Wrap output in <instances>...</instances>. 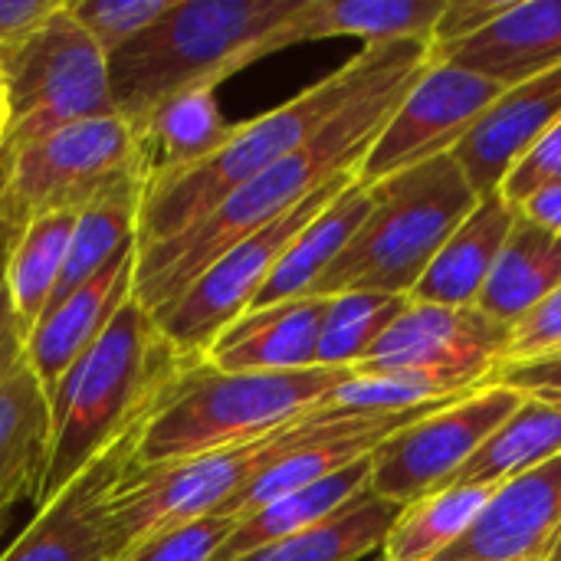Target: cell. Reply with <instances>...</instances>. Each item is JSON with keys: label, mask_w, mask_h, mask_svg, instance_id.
<instances>
[{"label": "cell", "mask_w": 561, "mask_h": 561, "mask_svg": "<svg viewBox=\"0 0 561 561\" xmlns=\"http://www.w3.org/2000/svg\"><path fill=\"white\" fill-rule=\"evenodd\" d=\"M7 128H10V102H7V89H3V79H0V148H3Z\"/></svg>", "instance_id": "obj_44"}, {"label": "cell", "mask_w": 561, "mask_h": 561, "mask_svg": "<svg viewBox=\"0 0 561 561\" xmlns=\"http://www.w3.org/2000/svg\"><path fill=\"white\" fill-rule=\"evenodd\" d=\"M486 385H500V388H513L529 401H542L561 411V352L552 358H539V362H519V365H500Z\"/></svg>", "instance_id": "obj_38"}, {"label": "cell", "mask_w": 561, "mask_h": 561, "mask_svg": "<svg viewBox=\"0 0 561 561\" xmlns=\"http://www.w3.org/2000/svg\"><path fill=\"white\" fill-rule=\"evenodd\" d=\"M233 526H237V519L207 516V519H197L184 529L161 536L158 542H151L148 549H141L138 556L125 561H214L217 549L233 533Z\"/></svg>", "instance_id": "obj_35"}, {"label": "cell", "mask_w": 561, "mask_h": 561, "mask_svg": "<svg viewBox=\"0 0 561 561\" xmlns=\"http://www.w3.org/2000/svg\"><path fill=\"white\" fill-rule=\"evenodd\" d=\"M401 506L371 493V486L325 523L263 546L233 561H365L375 559L398 519Z\"/></svg>", "instance_id": "obj_27"}, {"label": "cell", "mask_w": 561, "mask_h": 561, "mask_svg": "<svg viewBox=\"0 0 561 561\" xmlns=\"http://www.w3.org/2000/svg\"><path fill=\"white\" fill-rule=\"evenodd\" d=\"M561 352V286L546 296L529 316H523L510 332V348L500 365L539 362Z\"/></svg>", "instance_id": "obj_36"}, {"label": "cell", "mask_w": 561, "mask_h": 561, "mask_svg": "<svg viewBox=\"0 0 561 561\" xmlns=\"http://www.w3.org/2000/svg\"><path fill=\"white\" fill-rule=\"evenodd\" d=\"M148 184H151V158H145L138 168H131L125 178L108 184L95 201H89L79 210L72 240H69V253H66V266H62L59 286H56L46 312L53 306H59L66 296H72L99 270H105L118 253H125L128 247L138 243V224H141Z\"/></svg>", "instance_id": "obj_21"}, {"label": "cell", "mask_w": 561, "mask_h": 561, "mask_svg": "<svg viewBox=\"0 0 561 561\" xmlns=\"http://www.w3.org/2000/svg\"><path fill=\"white\" fill-rule=\"evenodd\" d=\"M496 486H444L431 496H421L401 506L385 546V561H437L450 546H457L486 503L493 500Z\"/></svg>", "instance_id": "obj_29"}, {"label": "cell", "mask_w": 561, "mask_h": 561, "mask_svg": "<svg viewBox=\"0 0 561 561\" xmlns=\"http://www.w3.org/2000/svg\"><path fill=\"white\" fill-rule=\"evenodd\" d=\"M352 178H355V171L335 174L309 201H302L286 217L273 220L270 227H263L253 237H247L237 247H230L181 296H174L168 306L151 312L158 332L178 352V358L201 362L204 352L210 348V342L230 322H237L247 309H253L256 296L270 283V276L279 266V260L286 256V250L339 197V191Z\"/></svg>", "instance_id": "obj_9"}, {"label": "cell", "mask_w": 561, "mask_h": 561, "mask_svg": "<svg viewBox=\"0 0 561 561\" xmlns=\"http://www.w3.org/2000/svg\"><path fill=\"white\" fill-rule=\"evenodd\" d=\"M138 276V243L118 253L105 270L85 279L72 296L43 312V319L26 335V362L43 381L46 394L56 391L62 375L95 345L118 309L135 296Z\"/></svg>", "instance_id": "obj_17"}, {"label": "cell", "mask_w": 561, "mask_h": 561, "mask_svg": "<svg viewBox=\"0 0 561 561\" xmlns=\"http://www.w3.org/2000/svg\"><path fill=\"white\" fill-rule=\"evenodd\" d=\"M510 0H447L437 26H434V36H431V49H444V46H454L473 33H480L486 23H493L503 10H506Z\"/></svg>", "instance_id": "obj_39"}, {"label": "cell", "mask_w": 561, "mask_h": 561, "mask_svg": "<svg viewBox=\"0 0 561 561\" xmlns=\"http://www.w3.org/2000/svg\"><path fill=\"white\" fill-rule=\"evenodd\" d=\"M0 79L10 102L0 158L66 125L118 115L108 59L69 13L66 0L33 33L0 49Z\"/></svg>", "instance_id": "obj_8"}, {"label": "cell", "mask_w": 561, "mask_h": 561, "mask_svg": "<svg viewBox=\"0 0 561 561\" xmlns=\"http://www.w3.org/2000/svg\"><path fill=\"white\" fill-rule=\"evenodd\" d=\"M329 421L332 408H322L270 437L240 447L214 450L154 470L125 467L105 500L112 561L131 559L161 536L184 529L197 519L220 516L237 493H243L273 463L316 440Z\"/></svg>", "instance_id": "obj_7"}, {"label": "cell", "mask_w": 561, "mask_h": 561, "mask_svg": "<svg viewBox=\"0 0 561 561\" xmlns=\"http://www.w3.org/2000/svg\"><path fill=\"white\" fill-rule=\"evenodd\" d=\"M49 454V394L30 362L0 385V533L13 506L33 500Z\"/></svg>", "instance_id": "obj_22"}, {"label": "cell", "mask_w": 561, "mask_h": 561, "mask_svg": "<svg viewBox=\"0 0 561 561\" xmlns=\"http://www.w3.org/2000/svg\"><path fill=\"white\" fill-rule=\"evenodd\" d=\"M431 62L365 92L352 105H345L332 122H325L302 148L256 174L250 184L233 191L220 201L204 220L191 230L164 240L158 247L138 250V276H135V299L158 312L174 296H181L217 256H224L240 240L253 237L256 230L270 227L273 220L296 210L309 201L319 187H325L335 174L355 171L368 148L375 145L378 131L401 105L408 89Z\"/></svg>", "instance_id": "obj_1"}, {"label": "cell", "mask_w": 561, "mask_h": 561, "mask_svg": "<svg viewBox=\"0 0 561 561\" xmlns=\"http://www.w3.org/2000/svg\"><path fill=\"white\" fill-rule=\"evenodd\" d=\"M549 561H561V546H559V552H556V556H552V559Z\"/></svg>", "instance_id": "obj_45"}, {"label": "cell", "mask_w": 561, "mask_h": 561, "mask_svg": "<svg viewBox=\"0 0 561 561\" xmlns=\"http://www.w3.org/2000/svg\"><path fill=\"white\" fill-rule=\"evenodd\" d=\"M76 217H79V210H49V214L30 217L10 250L7 296H10V306L26 335L43 319V312L59 286Z\"/></svg>", "instance_id": "obj_30"}, {"label": "cell", "mask_w": 561, "mask_h": 561, "mask_svg": "<svg viewBox=\"0 0 561 561\" xmlns=\"http://www.w3.org/2000/svg\"><path fill=\"white\" fill-rule=\"evenodd\" d=\"M26 362V332L10 306V296H0V385Z\"/></svg>", "instance_id": "obj_41"}, {"label": "cell", "mask_w": 561, "mask_h": 561, "mask_svg": "<svg viewBox=\"0 0 561 561\" xmlns=\"http://www.w3.org/2000/svg\"><path fill=\"white\" fill-rule=\"evenodd\" d=\"M556 457H561V411L552 404L526 398L523 408L454 477V483L503 486L529 470L546 467Z\"/></svg>", "instance_id": "obj_31"}, {"label": "cell", "mask_w": 561, "mask_h": 561, "mask_svg": "<svg viewBox=\"0 0 561 561\" xmlns=\"http://www.w3.org/2000/svg\"><path fill=\"white\" fill-rule=\"evenodd\" d=\"M131 437L85 470L53 503L36 510L16 542L0 552V561H112L105 500L118 473L128 467Z\"/></svg>", "instance_id": "obj_16"}, {"label": "cell", "mask_w": 561, "mask_h": 561, "mask_svg": "<svg viewBox=\"0 0 561 561\" xmlns=\"http://www.w3.org/2000/svg\"><path fill=\"white\" fill-rule=\"evenodd\" d=\"M519 214L526 220H533L536 227L561 237V181H552V184L539 187L536 194H529L519 204Z\"/></svg>", "instance_id": "obj_42"}, {"label": "cell", "mask_w": 561, "mask_h": 561, "mask_svg": "<svg viewBox=\"0 0 561 561\" xmlns=\"http://www.w3.org/2000/svg\"><path fill=\"white\" fill-rule=\"evenodd\" d=\"M447 0H302L283 30V46L358 36L365 46L417 39L431 43Z\"/></svg>", "instance_id": "obj_23"}, {"label": "cell", "mask_w": 561, "mask_h": 561, "mask_svg": "<svg viewBox=\"0 0 561 561\" xmlns=\"http://www.w3.org/2000/svg\"><path fill=\"white\" fill-rule=\"evenodd\" d=\"M561 122V66L510 85L450 151L480 197L496 194L510 171Z\"/></svg>", "instance_id": "obj_15"}, {"label": "cell", "mask_w": 561, "mask_h": 561, "mask_svg": "<svg viewBox=\"0 0 561 561\" xmlns=\"http://www.w3.org/2000/svg\"><path fill=\"white\" fill-rule=\"evenodd\" d=\"M561 286V237L536 227L523 214L516 217L510 240L477 299V309L496 322L516 325L546 296Z\"/></svg>", "instance_id": "obj_25"}, {"label": "cell", "mask_w": 561, "mask_h": 561, "mask_svg": "<svg viewBox=\"0 0 561 561\" xmlns=\"http://www.w3.org/2000/svg\"><path fill=\"white\" fill-rule=\"evenodd\" d=\"M352 375L355 368L227 375L191 362L164 385L135 431L128 470H154L270 437L329 408Z\"/></svg>", "instance_id": "obj_4"}, {"label": "cell", "mask_w": 561, "mask_h": 561, "mask_svg": "<svg viewBox=\"0 0 561 561\" xmlns=\"http://www.w3.org/2000/svg\"><path fill=\"white\" fill-rule=\"evenodd\" d=\"M371 486V457L345 467L342 473L312 483L306 490H296L263 510H256L247 519H237L233 533L227 536V542L217 549L214 561H233L273 546L279 539H289L296 533H306L319 523H325L329 516H335L342 506H348L355 496H362Z\"/></svg>", "instance_id": "obj_26"}, {"label": "cell", "mask_w": 561, "mask_h": 561, "mask_svg": "<svg viewBox=\"0 0 561 561\" xmlns=\"http://www.w3.org/2000/svg\"><path fill=\"white\" fill-rule=\"evenodd\" d=\"M329 299L302 296L250 309L230 322L204 352V365L227 375L309 371L319 368V335Z\"/></svg>", "instance_id": "obj_19"}, {"label": "cell", "mask_w": 561, "mask_h": 561, "mask_svg": "<svg viewBox=\"0 0 561 561\" xmlns=\"http://www.w3.org/2000/svg\"><path fill=\"white\" fill-rule=\"evenodd\" d=\"M302 0H174L138 39L108 59L118 115L138 131L158 105L187 89H217L283 46Z\"/></svg>", "instance_id": "obj_5"}, {"label": "cell", "mask_w": 561, "mask_h": 561, "mask_svg": "<svg viewBox=\"0 0 561 561\" xmlns=\"http://www.w3.org/2000/svg\"><path fill=\"white\" fill-rule=\"evenodd\" d=\"M411 299L381 293H342L329 296V309L319 335V368H355L375 342L391 329Z\"/></svg>", "instance_id": "obj_32"}, {"label": "cell", "mask_w": 561, "mask_h": 561, "mask_svg": "<svg viewBox=\"0 0 561 561\" xmlns=\"http://www.w3.org/2000/svg\"><path fill=\"white\" fill-rule=\"evenodd\" d=\"M561 546V457L503 486L437 561H549Z\"/></svg>", "instance_id": "obj_14"}, {"label": "cell", "mask_w": 561, "mask_h": 561, "mask_svg": "<svg viewBox=\"0 0 561 561\" xmlns=\"http://www.w3.org/2000/svg\"><path fill=\"white\" fill-rule=\"evenodd\" d=\"M151 158V178H174L214 151L233 135V125L220 115L217 89H187L151 112L141 128Z\"/></svg>", "instance_id": "obj_28"}, {"label": "cell", "mask_w": 561, "mask_h": 561, "mask_svg": "<svg viewBox=\"0 0 561 561\" xmlns=\"http://www.w3.org/2000/svg\"><path fill=\"white\" fill-rule=\"evenodd\" d=\"M503 92L506 85L496 79L431 59L378 131L375 145L355 168V178L371 187L385 178L450 154Z\"/></svg>", "instance_id": "obj_13"}, {"label": "cell", "mask_w": 561, "mask_h": 561, "mask_svg": "<svg viewBox=\"0 0 561 561\" xmlns=\"http://www.w3.org/2000/svg\"><path fill=\"white\" fill-rule=\"evenodd\" d=\"M145 158V135L125 115L85 118L3 154L0 197L23 224L49 210H82Z\"/></svg>", "instance_id": "obj_10"}, {"label": "cell", "mask_w": 561, "mask_h": 561, "mask_svg": "<svg viewBox=\"0 0 561 561\" xmlns=\"http://www.w3.org/2000/svg\"><path fill=\"white\" fill-rule=\"evenodd\" d=\"M431 59L510 85L561 66V0H510L480 33L431 49Z\"/></svg>", "instance_id": "obj_18"}, {"label": "cell", "mask_w": 561, "mask_h": 561, "mask_svg": "<svg viewBox=\"0 0 561 561\" xmlns=\"http://www.w3.org/2000/svg\"><path fill=\"white\" fill-rule=\"evenodd\" d=\"M368 210H371V187L362 184L358 178H352L339 191V197L296 237V243L286 250V256L273 270L270 283L256 296L253 309L312 296V286L339 260V253L348 247V240L358 233Z\"/></svg>", "instance_id": "obj_24"}, {"label": "cell", "mask_w": 561, "mask_h": 561, "mask_svg": "<svg viewBox=\"0 0 561 561\" xmlns=\"http://www.w3.org/2000/svg\"><path fill=\"white\" fill-rule=\"evenodd\" d=\"M513 325L496 322L477 306L408 302L375 348L355 365L358 375H411L477 391L500 368Z\"/></svg>", "instance_id": "obj_12"}, {"label": "cell", "mask_w": 561, "mask_h": 561, "mask_svg": "<svg viewBox=\"0 0 561 561\" xmlns=\"http://www.w3.org/2000/svg\"><path fill=\"white\" fill-rule=\"evenodd\" d=\"M552 181H561V122L536 141V148L510 171L500 191L510 204L519 207L529 194H536Z\"/></svg>", "instance_id": "obj_37"}, {"label": "cell", "mask_w": 561, "mask_h": 561, "mask_svg": "<svg viewBox=\"0 0 561 561\" xmlns=\"http://www.w3.org/2000/svg\"><path fill=\"white\" fill-rule=\"evenodd\" d=\"M523 401L526 398L513 388L483 385L394 431L371 454V493L394 506H408L450 486Z\"/></svg>", "instance_id": "obj_11"}, {"label": "cell", "mask_w": 561, "mask_h": 561, "mask_svg": "<svg viewBox=\"0 0 561 561\" xmlns=\"http://www.w3.org/2000/svg\"><path fill=\"white\" fill-rule=\"evenodd\" d=\"M424 62H431V43L394 39L362 46V53H355L342 69L302 89L296 99L233 125V135L207 161L174 178H151L138 224V250L158 247L191 230L233 191L302 148L345 105Z\"/></svg>", "instance_id": "obj_2"}, {"label": "cell", "mask_w": 561, "mask_h": 561, "mask_svg": "<svg viewBox=\"0 0 561 561\" xmlns=\"http://www.w3.org/2000/svg\"><path fill=\"white\" fill-rule=\"evenodd\" d=\"M480 194L454 154L371 184V210L339 260L319 276L312 296L381 293L411 299L414 286L473 214Z\"/></svg>", "instance_id": "obj_6"}, {"label": "cell", "mask_w": 561, "mask_h": 561, "mask_svg": "<svg viewBox=\"0 0 561 561\" xmlns=\"http://www.w3.org/2000/svg\"><path fill=\"white\" fill-rule=\"evenodd\" d=\"M519 217V207L503 197V191L480 197L473 214L454 230L440 247L427 273L411 293V302L431 306H477L506 240Z\"/></svg>", "instance_id": "obj_20"}, {"label": "cell", "mask_w": 561, "mask_h": 561, "mask_svg": "<svg viewBox=\"0 0 561 561\" xmlns=\"http://www.w3.org/2000/svg\"><path fill=\"white\" fill-rule=\"evenodd\" d=\"M467 391H450L447 385L411 378V375H352L335 394L329 408L339 411H414L431 401L460 398Z\"/></svg>", "instance_id": "obj_34"}, {"label": "cell", "mask_w": 561, "mask_h": 561, "mask_svg": "<svg viewBox=\"0 0 561 561\" xmlns=\"http://www.w3.org/2000/svg\"><path fill=\"white\" fill-rule=\"evenodd\" d=\"M23 230V220L13 214V207L0 197V296L7 293V263H10V250L16 243Z\"/></svg>", "instance_id": "obj_43"}, {"label": "cell", "mask_w": 561, "mask_h": 561, "mask_svg": "<svg viewBox=\"0 0 561 561\" xmlns=\"http://www.w3.org/2000/svg\"><path fill=\"white\" fill-rule=\"evenodd\" d=\"M56 7L59 0H0V49L33 33Z\"/></svg>", "instance_id": "obj_40"}, {"label": "cell", "mask_w": 561, "mask_h": 561, "mask_svg": "<svg viewBox=\"0 0 561 561\" xmlns=\"http://www.w3.org/2000/svg\"><path fill=\"white\" fill-rule=\"evenodd\" d=\"M66 7L102 49V56L112 59L148 26H154L174 7V0H66Z\"/></svg>", "instance_id": "obj_33"}, {"label": "cell", "mask_w": 561, "mask_h": 561, "mask_svg": "<svg viewBox=\"0 0 561 561\" xmlns=\"http://www.w3.org/2000/svg\"><path fill=\"white\" fill-rule=\"evenodd\" d=\"M184 365L191 362L178 358L151 312L131 296L49 394V454L33 510L118 450Z\"/></svg>", "instance_id": "obj_3"}]
</instances>
